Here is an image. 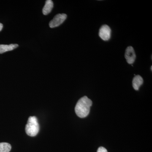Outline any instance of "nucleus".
Wrapping results in <instances>:
<instances>
[{
	"label": "nucleus",
	"instance_id": "7",
	"mask_svg": "<svg viewBox=\"0 0 152 152\" xmlns=\"http://www.w3.org/2000/svg\"><path fill=\"white\" fill-rule=\"evenodd\" d=\"M18 45L16 44H10V45H0V54H2L6 52L12 51L18 47Z\"/></svg>",
	"mask_w": 152,
	"mask_h": 152
},
{
	"label": "nucleus",
	"instance_id": "6",
	"mask_svg": "<svg viewBox=\"0 0 152 152\" xmlns=\"http://www.w3.org/2000/svg\"><path fill=\"white\" fill-rule=\"evenodd\" d=\"M143 83V79L141 76H135L132 81L133 87L136 91H138L140 87Z\"/></svg>",
	"mask_w": 152,
	"mask_h": 152
},
{
	"label": "nucleus",
	"instance_id": "1",
	"mask_svg": "<svg viewBox=\"0 0 152 152\" xmlns=\"http://www.w3.org/2000/svg\"><path fill=\"white\" fill-rule=\"evenodd\" d=\"M92 105V102L86 96H84L78 101L75 111L77 115L80 118L86 117L89 114L90 108Z\"/></svg>",
	"mask_w": 152,
	"mask_h": 152
},
{
	"label": "nucleus",
	"instance_id": "11",
	"mask_svg": "<svg viewBox=\"0 0 152 152\" xmlns=\"http://www.w3.org/2000/svg\"><path fill=\"white\" fill-rule=\"evenodd\" d=\"M3 28V25L2 24L0 23V31H1L2 29Z\"/></svg>",
	"mask_w": 152,
	"mask_h": 152
},
{
	"label": "nucleus",
	"instance_id": "4",
	"mask_svg": "<svg viewBox=\"0 0 152 152\" xmlns=\"http://www.w3.org/2000/svg\"><path fill=\"white\" fill-rule=\"evenodd\" d=\"M111 30L108 26L103 25L99 31V36L104 41H108L111 37Z\"/></svg>",
	"mask_w": 152,
	"mask_h": 152
},
{
	"label": "nucleus",
	"instance_id": "9",
	"mask_svg": "<svg viewBox=\"0 0 152 152\" xmlns=\"http://www.w3.org/2000/svg\"><path fill=\"white\" fill-rule=\"evenodd\" d=\"M11 148L10 144L6 142L0 143V152H10Z\"/></svg>",
	"mask_w": 152,
	"mask_h": 152
},
{
	"label": "nucleus",
	"instance_id": "3",
	"mask_svg": "<svg viewBox=\"0 0 152 152\" xmlns=\"http://www.w3.org/2000/svg\"><path fill=\"white\" fill-rule=\"evenodd\" d=\"M66 18L67 15L65 14H58L56 15L49 23L50 28H54L59 26L64 23Z\"/></svg>",
	"mask_w": 152,
	"mask_h": 152
},
{
	"label": "nucleus",
	"instance_id": "2",
	"mask_svg": "<svg viewBox=\"0 0 152 152\" xmlns=\"http://www.w3.org/2000/svg\"><path fill=\"white\" fill-rule=\"evenodd\" d=\"M25 129L28 135L30 137L37 135L39 131V126L37 117L30 116L28 118Z\"/></svg>",
	"mask_w": 152,
	"mask_h": 152
},
{
	"label": "nucleus",
	"instance_id": "5",
	"mask_svg": "<svg viewBox=\"0 0 152 152\" xmlns=\"http://www.w3.org/2000/svg\"><path fill=\"white\" fill-rule=\"evenodd\" d=\"M125 57L128 64H134L136 56L134 50L132 47L129 46L127 48L125 52Z\"/></svg>",
	"mask_w": 152,
	"mask_h": 152
},
{
	"label": "nucleus",
	"instance_id": "8",
	"mask_svg": "<svg viewBox=\"0 0 152 152\" xmlns=\"http://www.w3.org/2000/svg\"><path fill=\"white\" fill-rule=\"evenodd\" d=\"M53 7V3L51 0H47L42 10V13L45 15H48L51 12Z\"/></svg>",
	"mask_w": 152,
	"mask_h": 152
},
{
	"label": "nucleus",
	"instance_id": "10",
	"mask_svg": "<svg viewBox=\"0 0 152 152\" xmlns=\"http://www.w3.org/2000/svg\"><path fill=\"white\" fill-rule=\"evenodd\" d=\"M97 152H107V151L104 147H100L98 148Z\"/></svg>",
	"mask_w": 152,
	"mask_h": 152
},
{
	"label": "nucleus",
	"instance_id": "12",
	"mask_svg": "<svg viewBox=\"0 0 152 152\" xmlns=\"http://www.w3.org/2000/svg\"><path fill=\"white\" fill-rule=\"evenodd\" d=\"M152 66H151V70L152 71Z\"/></svg>",
	"mask_w": 152,
	"mask_h": 152
}]
</instances>
